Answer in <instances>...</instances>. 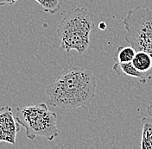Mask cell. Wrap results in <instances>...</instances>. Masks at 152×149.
I'll use <instances>...</instances> for the list:
<instances>
[{
	"instance_id": "3957f363",
	"label": "cell",
	"mask_w": 152,
	"mask_h": 149,
	"mask_svg": "<svg viewBox=\"0 0 152 149\" xmlns=\"http://www.w3.org/2000/svg\"><path fill=\"white\" fill-rule=\"evenodd\" d=\"M16 118L25 129V134L29 140L42 136L48 140H54L59 135L57 115L44 102L18 107Z\"/></svg>"
},
{
	"instance_id": "8992f818",
	"label": "cell",
	"mask_w": 152,
	"mask_h": 149,
	"mask_svg": "<svg viewBox=\"0 0 152 149\" xmlns=\"http://www.w3.org/2000/svg\"><path fill=\"white\" fill-rule=\"evenodd\" d=\"M113 69L118 75H126L130 76L135 78H137L140 83L145 84L147 80L150 78L149 75L142 73L138 72L135 66L133 65L132 62H127V63H119V62H115L113 65Z\"/></svg>"
},
{
	"instance_id": "7a4b0ae2",
	"label": "cell",
	"mask_w": 152,
	"mask_h": 149,
	"mask_svg": "<svg viewBox=\"0 0 152 149\" xmlns=\"http://www.w3.org/2000/svg\"><path fill=\"white\" fill-rule=\"evenodd\" d=\"M94 28V14L86 7H77L68 12L56 29L61 49L75 50L82 55L90 44V34Z\"/></svg>"
},
{
	"instance_id": "52a82bcc",
	"label": "cell",
	"mask_w": 152,
	"mask_h": 149,
	"mask_svg": "<svg viewBox=\"0 0 152 149\" xmlns=\"http://www.w3.org/2000/svg\"><path fill=\"white\" fill-rule=\"evenodd\" d=\"M132 62L138 72L149 75L150 77V73L152 70L151 55L144 51H137Z\"/></svg>"
},
{
	"instance_id": "8fae6325",
	"label": "cell",
	"mask_w": 152,
	"mask_h": 149,
	"mask_svg": "<svg viewBox=\"0 0 152 149\" xmlns=\"http://www.w3.org/2000/svg\"><path fill=\"white\" fill-rule=\"evenodd\" d=\"M18 0H0V7L1 6H4V5H13L16 2H18Z\"/></svg>"
},
{
	"instance_id": "4fadbf2b",
	"label": "cell",
	"mask_w": 152,
	"mask_h": 149,
	"mask_svg": "<svg viewBox=\"0 0 152 149\" xmlns=\"http://www.w3.org/2000/svg\"><path fill=\"white\" fill-rule=\"evenodd\" d=\"M99 27L100 29H104L105 28V24H104V23H99Z\"/></svg>"
},
{
	"instance_id": "7c38bea8",
	"label": "cell",
	"mask_w": 152,
	"mask_h": 149,
	"mask_svg": "<svg viewBox=\"0 0 152 149\" xmlns=\"http://www.w3.org/2000/svg\"><path fill=\"white\" fill-rule=\"evenodd\" d=\"M147 111H148V114L150 116V117L152 118V103H150L147 107Z\"/></svg>"
},
{
	"instance_id": "ba28073f",
	"label": "cell",
	"mask_w": 152,
	"mask_h": 149,
	"mask_svg": "<svg viewBox=\"0 0 152 149\" xmlns=\"http://www.w3.org/2000/svg\"><path fill=\"white\" fill-rule=\"evenodd\" d=\"M141 149H152V118L142 117Z\"/></svg>"
},
{
	"instance_id": "5b68a950",
	"label": "cell",
	"mask_w": 152,
	"mask_h": 149,
	"mask_svg": "<svg viewBox=\"0 0 152 149\" xmlns=\"http://www.w3.org/2000/svg\"><path fill=\"white\" fill-rule=\"evenodd\" d=\"M20 129L21 125L14 116L11 107H0V143L15 145Z\"/></svg>"
},
{
	"instance_id": "277c9868",
	"label": "cell",
	"mask_w": 152,
	"mask_h": 149,
	"mask_svg": "<svg viewBox=\"0 0 152 149\" xmlns=\"http://www.w3.org/2000/svg\"><path fill=\"white\" fill-rule=\"evenodd\" d=\"M124 40L136 51H144L152 57V9L137 6L123 18ZM152 78V70L150 73Z\"/></svg>"
},
{
	"instance_id": "6da1fadb",
	"label": "cell",
	"mask_w": 152,
	"mask_h": 149,
	"mask_svg": "<svg viewBox=\"0 0 152 149\" xmlns=\"http://www.w3.org/2000/svg\"><path fill=\"white\" fill-rule=\"evenodd\" d=\"M96 89L97 79L91 70L73 67L48 85L45 92L52 106L78 109L94 100Z\"/></svg>"
},
{
	"instance_id": "30bf717a",
	"label": "cell",
	"mask_w": 152,
	"mask_h": 149,
	"mask_svg": "<svg viewBox=\"0 0 152 149\" xmlns=\"http://www.w3.org/2000/svg\"><path fill=\"white\" fill-rule=\"evenodd\" d=\"M41 5L42 9L48 14L57 13L62 4L63 0H35Z\"/></svg>"
},
{
	"instance_id": "9c48e42d",
	"label": "cell",
	"mask_w": 152,
	"mask_h": 149,
	"mask_svg": "<svg viewBox=\"0 0 152 149\" xmlns=\"http://www.w3.org/2000/svg\"><path fill=\"white\" fill-rule=\"evenodd\" d=\"M137 51L131 45L129 46H120L116 51V61L119 63L132 62L135 57Z\"/></svg>"
}]
</instances>
